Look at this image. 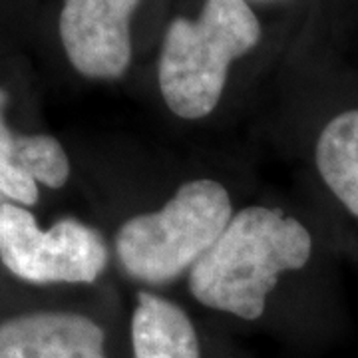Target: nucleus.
<instances>
[{
  "label": "nucleus",
  "mask_w": 358,
  "mask_h": 358,
  "mask_svg": "<svg viewBox=\"0 0 358 358\" xmlns=\"http://www.w3.org/2000/svg\"><path fill=\"white\" fill-rule=\"evenodd\" d=\"M310 251L313 239L301 221L281 209L245 207L193 265L189 289L205 307L255 320L279 277L305 267Z\"/></svg>",
  "instance_id": "1"
},
{
  "label": "nucleus",
  "mask_w": 358,
  "mask_h": 358,
  "mask_svg": "<svg viewBox=\"0 0 358 358\" xmlns=\"http://www.w3.org/2000/svg\"><path fill=\"white\" fill-rule=\"evenodd\" d=\"M261 40L247 0H205L197 20L176 18L157 66L167 108L183 120L209 115L221 100L231 64Z\"/></svg>",
  "instance_id": "2"
},
{
  "label": "nucleus",
  "mask_w": 358,
  "mask_h": 358,
  "mask_svg": "<svg viewBox=\"0 0 358 358\" xmlns=\"http://www.w3.org/2000/svg\"><path fill=\"white\" fill-rule=\"evenodd\" d=\"M231 217L227 189L213 179H193L159 211L126 221L115 237V253L134 279L171 281L205 255Z\"/></svg>",
  "instance_id": "3"
},
{
  "label": "nucleus",
  "mask_w": 358,
  "mask_h": 358,
  "mask_svg": "<svg viewBox=\"0 0 358 358\" xmlns=\"http://www.w3.org/2000/svg\"><path fill=\"white\" fill-rule=\"evenodd\" d=\"M0 259L30 282H94L108 263L102 235L76 219L42 231L18 205H0Z\"/></svg>",
  "instance_id": "4"
},
{
  "label": "nucleus",
  "mask_w": 358,
  "mask_h": 358,
  "mask_svg": "<svg viewBox=\"0 0 358 358\" xmlns=\"http://www.w3.org/2000/svg\"><path fill=\"white\" fill-rule=\"evenodd\" d=\"M140 0H64L60 40L80 74L100 80L124 76L131 60L129 22Z\"/></svg>",
  "instance_id": "5"
},
{
  "label": "nucleus",
  "mask_w": 358,
  "mask_h": 358,
  "mask_svg": "<svg viewBox=\"0 0 358 358\" xmlns=\"http://www.w3.org/2000/svg\"><path fill=\"white\" fill-rule=\"evenodd\" d=\"M0 358H106L103 331L74 313H34L0 322Z\"/></svg>",
  "instance_id": "6"
},
{
  "label": "nucleus",
  "mask_w": 358,
  "mask_h": 358,
  "mask_svg": "<svg viewBox=\"0 0 358 358\" xmlns=\"http://www.w3.org/2000/svg\"><path fill=\"white\" fill-rule=\"evenodd\" d=\"M136 358H199V343L189 317L171 301L154 293H138L131 319Z\"/></svg>",
  "instance_id": "7"
},
{
  "label": "nucleus",
  "mask_w": 358,
  "mask_h": 358,
  "mask_svg": "<svg viewBox=\"0 0 358 358\" xmlns=\"http://www.w3.org/2000/svg\"><path fill=\"white\" fill-rule=\"evenodd\" d=\"M315 155L327 187L358 217V110L334 115L320 131Z\"/></svg>",
  "instance_id": "8"
},
{
  "label": "nucleus",
  "mask_w": 358,
  "mask_h": 358,
  "mask_svg": "<svg viewBox=\"0 0 358 358\" xmlns=\"http://www.w3.org/2000/svg\"><path fill=\"white\" fill-rule=\"evenodd\" d=\"M10 159L36 181L54 189L62 187L70 176L64 148L52 136H18Z\"/></svg>",
  "instance_id": "9"
},
{
  "label": "nucleus",
  "mask_w": 358,
  "mask_h": 358,
  "mask_svg": "<svg viewBox=\"0 0 358 358\" xmlns=\"http://www.w3.org/2000/svg\"><path fill=\"white\" fill-rule=\"evenodd\" d=\"M0 193L20 205H34L38 201L36 179L26 173L13 159L0 157Z\"/></svg>",
  "instance_id": "10"
},
{
  "label": "nucleus",
  "mask_w": 358,
  "mask_h": 358,
  "mask_svg": "<svg viewBox=\"0 0 358 358\" xmlns=\"http://www.w3.org/2000/svg\"><path fill=\"white\" fill-rule=\"evenodd\" d=\"M4 103H6V94L0 90V157L10 159V157H13L14 145H16V138H18V136H13V131H10L8 126L4 124V115H2Z\"/></svg>",
  "instance_id": "11"
},
{
  "label": "nucleus",
  "mask_w": 358,
  "mask_h": 358,
  "mask_svg": "<svg viewBox=\"0 0 358 358\" xmlns=\"http://www.w3.org/2000/svg\"><path fill=\"white\" fill-rule=\"evenodd\" d=\"M251 2H273V0H251Z\"/></svg>",
  "instance_id": "12"
}]
</instances>
